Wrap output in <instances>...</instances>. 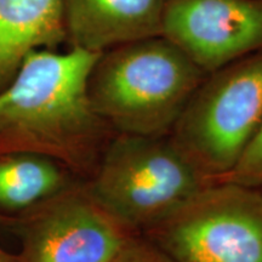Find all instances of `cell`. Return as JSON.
I'll return each mask as SVG.
<instances>
[{
  "mask_svg": "<svg viewBox=\"0 0 262 262\" xmlns=\"http://www.w3.org/2000/svg\"><path fill=\"white\" fill-rule=\"evenodd\" d=\"M101 54L75 47L29 52L0 90V157H47L75 172L96 168L110 129L89 96Z\"/></svg>",
  "mask_w": 262,
  "mask_h": 262,
  "instance_id": "obj_1",
  "label": "cell"
},
{
  "mask_svg": "<svg viewBox=\"0 0 262 262\" xmlns=\"http://www.w3.org/2000/svg\"><path fill=\"white\" fill-rule=\"evenodd\" d=\"M204 74L159 35L102 52L90 75L89 96L118 134L169 136Z\"/></svg>",
  "mask_w": 262,
  "mask_h": 262,
  "instance_id": "obj_2",
  "label": "cell"
},
{
  "mask_svg": "<svg viewBox=\"0 0 262 262\" xmlns=\"http://www.w3.org/2000/svg\"><path fill=\"white\" fill-rule=\"evenodd\" d=\"M210 182L169 136L118 134L88 185L108 210L139 232L164 220Z\"/></svg>",
  "mask_w": 262,
  "mask_h": 262,
  "instance_id": "obj_3",
  "label": "cell"
},
{
  "mask_svg": "<svg viewBox=\"0 0 262 262\" xmlns=\"http://www.w3.org/2000/svg\"><path fill=\"white\" fill-rule=\"evenodd\" d=\"M262 125V52L212 72L169 137L209 181L225 179Z\"/></svg>",
  "mask_w": 262,
  "mask_h": 262,
  "instance_id": "obj_4",
  "label": "cell"
},
{
  "mask_svg": "<svg viewBox=\"0 0 262 262\" xmlns=\"http://www.w3.org/2000/svg\"><path fill=\"white\" fill-rule=\"evenodd\" d=\"M145 232L173 262H262V189L210 182Z\"/></svg>",
  "mask_w": 262,
  "mask_h": 262,
  "instance_id": "obj_5",
  "label": "cell"
},
{
  "mask_svg": "<svg viewBox=\"0 0 262 262\" xmlns=\"http://www.w3.org/2000/svg\"><path fill=\"white\" fill-rule=\"evenodd\" d=\"M11 227L22 244L19 262H113L139 237L89 185L72 182L22 211Z\"/></svg>",
  "mask_w": 262,
  "mask_h": 262,
  "instance_id": "obj_6",
  "label": "cell"
},
{
  "mask_svg": "<svg viewBox=\"0 0 262 262\" xmlns=\"http://www.w3.org/2000/svg\"><path fill=\"white\" fill-rule=\"evenodd\" d=\"M162 37L212 73L262 49V2L166 0Z\"/></svg>",
  "mask_w": 262,
  "mask_h": 262,
  "instance_id": "obj_7",
  "label": "cell"
},
{
  "mask_svg": "<svg viewBox=\"0 0 262 262\" xmlns=\"http://www.w3.org/2000/svg\"><path fill=\"white\" fill-rule=\"evenodd\" d=\"M166 0H63L72 47L104 52L162 35Z\"/></svg>",
  "mask_w": 262,
  "mask_h": 262,
  "instance_id": "obj_8",
  "label": "cell"
},
{
  "mask_svg": "<svg viewBox=\"0 0 262 262\" xmlns=\"http://www.w3.org/2000/svg\"><path fill=\"white\" fill-rule=\"evenodd\" d=\"M67 38L63 0H0V90L31 51Z\"/></svg>",
  "mask_w": 262,
  "mask_h": 262,
  "instance_id": "obj_9",
  "label": "cell"
},
{
  "mask_svg": "<svg viewBox=\"0 0 262 262\" xmlns=\"http://www.w3.org/2000/svg\"><path fill=\"white\" fill-rule=\"evenodd\" d=\"M71 183L67 169L35 155L0 157V206L24 211Z\"/></svg>",
  "mask_w": 262,
  "mask_h": 262,
  "instance_id": "obj_10",
  "label": "cell"
},
{
  "mask_svg": "<svg viewBox=\"0 0 262 262\" xmlns=\"http://www.w3.org/2000/svg\"><path fill=\"white\" fill-rule=\"evenodd\" d=\"M220 181L262 188V125L234 169Z\"/></svg>",
  "mask_w": 262,
  "mask_h": 262,
  "instance_id": "obj_11",
  "label": "cell"
},
{
  "mask_svg": "<svg viewBox=\"0 0 262 262\" xmlns=\"http://www.w3.org/2000/svg\"><path fill=\"white\" fill-rule=\"evenodd\" d=\"M113 262H173L148 239L140 235Z\"/></svg>",
  "mask_w": 262,
  "mask_h": 262,
  "instance_id": "obj_12",
  "label": "cell"
},
{
  "mask_svg": "<svg viewBox=\"0 0 262 262\" xmlns=\"http://www.w3.org/2000/svg\"><path fill=\"white\" fill-rule=\"evenodd\" d=\"M0 262H19L18 254H11L0 248Z\"/></svg>",
  "mask_w": 262,
  "mask_h": 262,
  "instance_id": "obj_13",
  "label": "cell"
},
{
  "mask_svg": "<svg viewBox=\"0 0 262 262\" xmlns=\"http://www.w3.org/2000/svg\"><path fill=\"white\" fill-rule=\"evenodd\" d=\"M15 219H11V217H8V216H4L0 214V226L3 225H6V226H10L11 227L12 224H14Z\"/></svg>",
  "mask_w": 262,
  "mask_h": 262,
  "instance_id": "obj_14",
  "label": "cell"
}]
</instances>
